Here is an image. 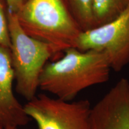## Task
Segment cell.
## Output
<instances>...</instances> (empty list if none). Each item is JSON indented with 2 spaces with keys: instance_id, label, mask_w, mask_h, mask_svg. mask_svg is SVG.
Listing matches in <instances>:
<instances>
[{
  "instance_id": "6da1fadb",
  "label": "cell",
  "mask_w": 129,
  "mask_h": 129,
  "mask_svg": "<svg viewBox=\"0 0 129 129\" xmlns=\"http://www.w3.org/2000/svg\"><path fill=\"white\" fill-rule=\"evenodd\" d=\"M111 70L104 53L70 47L62 57L46 63L40 74L39 88L63 101H72L84 89L106 83Z\"/></svg>"
},
{
  "instance_id": "7a4b0ae2",
  "label": "cell",
  "mask_w": 129,
  "mask_h": 129,
  "mask_svg": "<svg viewBox=\"0 0 129 129\" xmlns=\"http://www.w3.org/2000/svg\"><path fill=\"white\" fill-rule=\"evenodd\" d=\"M15 14L27 34L51 45L60 53L75 47L83 32L68 0H26Z\"/></svg>"
},
{
  "instance_id": "3957f363",
  "label": "cell",
  "mask_w": 129,
  "mask_h": 129,
  "mask_svg": "<svg viewBox=\"0 0 129 129\" xmlns=\"http://www.w3.org/2000/svg\"><path fill=\"white\" fill-rule=\"evenodd\" d=\"M11 63L16 90L29 101L37 95L40 74L49 59L60 58L54 47L30 37L22 29L14 13L8 10Z\"/></svg>"
},
{
  "instance_id": "277c9868",
  "label": "cell",
  "mask_w": 129,
  "mask_h": 129,
  "mask_svg": "<svg viewBox=\"0 0 129 129\" xmlns=\"http://www.w3.org/2000/svg\"><path fill=\"white\" fill-rule=\"evenodd\" d=\"M23 106L38 129H92V107L87 99L64 101L41 93Z\"/></svg>"
},
{
  "instance_id": "5b68a950",
  "label": "cell",
  "mask_w": 129,
  "mask_h": 129,
  "mask_svg": "<svg viewBox=\"0 0 129 129\" xmlns=\"http://www.w3.org/2000/svg\"><path fill=\"white\" fill-rule=\"evenodd\" d=\"M77 49L90 50L106 54L111 69L120 72L129 64V6L115 19L81 33Z\"/></svg>"
},
{
  "instance_id": "8992f818",
  "label": "cell",
  "mask_w": 129,
  "mask_h": 129,
  "mask_svg": "<svg viewBox=\"0 0 129 129\" xmlns=\"http://www.w3.org/2000/svg\"><path fill=\"white\" fill-rule=\"evenodd\" d=\"M92 129H129V81L121 78L91 108Z\"/></svg>"
},
{
  "instance_id": "52a82bcc",
  "label": "cell",
  "mask_w": 129,
  "mask_h": 129,
  "mask_svg": "<svg viewBox=\"0 0 129 129\" xmlns=\"http://www.w3.org/2000/svg\"><path fill=\"white\" fill-rule=\"evenodd\" d=\"M14 81L10 47L0 45V127L3 129H17L30 121L24 106L14 96Z\"/></svg>"
},
{
  "instance_id": "ba28073f",
  "label": "cell",
  "mask_w": 129,
  "mask_h": 129,
  "mask_svg": "<svg viewBox=\"0 0 129 129\" xmlns=\"http://www.w3.org/2000/svg\"><path fill=\"white\" fill-rule=\"evenodd\" d=\"M128 6L129 0H92L94 28L115 19Z\"/></svg>"
},
{
  "instance_id": "9c48e42d",
  "label": "cell",
  "mask_w": 129,
  "mask_h": 129,
  "mask_svg": "<svg viewBox=\"0 0 129 129\" xmlns=\"http://www.w3.org/2000/svg\"><path fill=\"white\" fill-rule=\"evenodd\" d=\"M72 14L83 31L94 28L92 0H68Z\"/></svg>"
},
{
  "instance_id": "30bf717a",
  "label": "cell",
  "mask_w": 129,
  "mask_h": 129,
  "mask_svg": "<svg viewBox=\"0 0 129 129\" xmlns=\"http://www.w3.org/2000/svg\"><path fill=\"white\" fill-rule=\"evenodd\" d=\"M8 9L5 0H0V45L10 46V38L8 22Z\"/></svg>"
},
{
  "instance_id": "8fae6325",
  "label": "cell",
  "mask_w": 129,
  "mask_h": 129,
  "mask_svg": "<svg viewBox=\"0 0 129 129\" xmlns=\"http://www.w3.org/2000/svg\"><path fill=\"white\" fill-rule=\"evenodd\" d=\"M8 10L16 13L22 7L26 0H5Z\"/></svg>"
},
{
  "instance_id": "7c38bea8",
  "label": "cell",
  "mask_w": 129,
  "mask_h": 129,
  "mask_svg": "<svg viewBox=\"0 0 129 129\" xmlns=\"http://www.w3.org/2000/svg\"><path fill=\"white\" fill-rule=\"evenodd\" d=\"M0 129H3V128H1V127H0Z\"/></svg>"
}]
</instances>
